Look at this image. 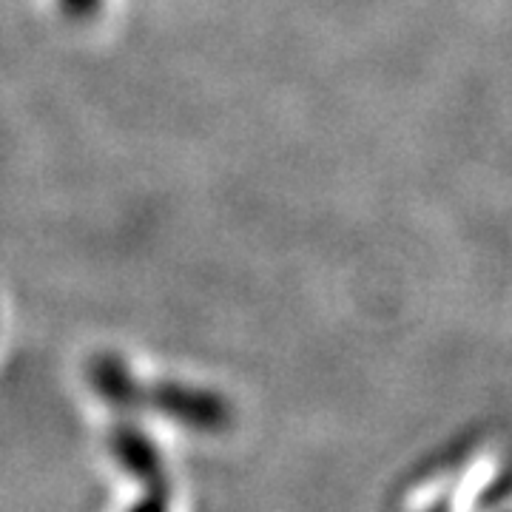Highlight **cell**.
Masks as SVG:
<instances>
[{"instance_id":"2","label":"cell","mask_w":512,"mask_h":512,"mask_svg":"<svg viewBox=\"0 0 512 512\" xmlns=\"http://www.w3.org/2000/svg\"><path fill=\"white\" fill-rule=\"evenodd\" d=\"M111 453L120 461V467H126L131 476L140 478L148 490H168L163 456L154 447V441L143 436L137 427L120 424L111 433Z\"/></svg>"},{"instance_id":"1","label":"cell","mask_w":512,"mask_h":512,"mask_svg":"<svg viewBox=\"0 0 512 512\" xmlns=\"http://www.w3.org/2000/svg\"><path fill=\"white\" fill-rule=\"evenodd\" d=\"M92 379L94 387L120 407L151 404L157 413H165L197 430H222L231 424V404L208 390H191L180 384H160L154 390H143L128 379V373L117 362H97Z\"/></svg>"},{"instance_id":"3","label":"cell","mask_w":512,"mask_h":512,"mask_svg":"<svg viewBox=\"0 0 512 512\" xmlns=\"http://www.w3.org/2000/svg\"><path fill=\"white\" fill-rule=\"evenodd\" d=\"M128 512H168V490H148L146 498Z\"/></svg>"}]
</instances>
